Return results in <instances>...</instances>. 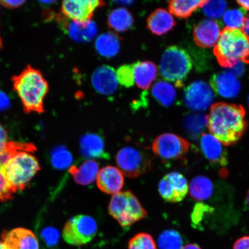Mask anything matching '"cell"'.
Masks as SVG:
<instances>
[{
  "label": "cell",
  "instance_id": "6da1fadb",
  "mask_svg": "<svg viewBox=\"0 0 249 249\" xmlns=\"http://www.w3.org/2000/svg\"><path fill=\"white\" fill-rule=\"evenodd\" d=\"M207 127L224 146L235 144L248 129L245 110L241 105L216 103L207 116Z\"/></svg>",
  "mask_w": 249,
  "mask_h": 249
},
{
  "label": "cell",
  "instance_id": "7a4b0ae2",
  "mask_svg": "<svg viewBox=\"0 0 249 249\" xmlns=\"http://www.w3.org/2000/svg\"><path fill=\"white\" fill-rule=\"evenodd\" d=\"M12 80L25 113H44V99L49 88L41 71L28 65L22 72L12 77Z\"/></svg>",
  "mask_w": 249,
  "mask_h": 249
},
{
  "label": "cell",
  "instance_id": "3957f363",
  "mask_svg": "<svg viewBox=\"0 0 249 249\" xmlns=\"http://www.w3.org/2000/svg\"><path fill=\"white\" fill-rule=\"evenodd\" d=\"M213 53L223 68H232L242 62L249 64V38L241 29L226 28L221 31Z\"/></svg>",
  "mask_w": 249,
  "mask_h": 249
},
{
  "label": "cell",
  "instance_id": "277c9868",
  "mask_svg": "<svg viewBox=\"0 0 249 249\" xmlns=\"http://www.w3.org/2000/svg\"><path fill=\"white\" fill-rule=\"evenodd\" d=\"M8 157L0 166V173L15 192L21 191L40 170L39 161L31 152L24 149L9 154Z\"/></svg>",
  "mask_w": 249,
  "mask_h": 249
},
{
  "label": "cell",
  "instance_id": "5b68a950",
  "mask_svg": "<svg viewBox=\"0 0 249 249\" xmlns=\"http://www.w3.org/2000/svg\"><path fill=\"white\" fill-rule=\"evenodd\" d=\"M108 213L124 228L144 219L147 212L130 191L114 195L108 205Z\"/></svg>",
  "mask_w": 249,
  "mask_h": 249
},
{
  "label": "cell",
  "instance_id": "8992f818",
  "mask_svg": "<svg viewBox=\"0 0 249 249\" xmlns=\"http://www.w3.org/2000/svg\"><path fill=\"white\" fill-rule=\"evenodd\" d=\"M192 68L191 57L184 50L178 46L169 47L161 57L160 70L164 79L181 87Z\"/></svg>",
  "mask_w": 249,
  "mask_h": 249
},
{
  "label": "cell",
  "instance_id": "52a82bcc",
  "mask_svg": "<svg viewBox=\"0 0 249 249\" xmlns=\"http://www.w3.org/2000/svg\"><path fill=\"white\" fill-rule=\"evenodd\" d=\"M97 232V223L93 217L79 214L71 217L65 224L62 237L67 244L80 247L91 242Z\"/></svg>",
  "mask_w": 249,
  "mask_h": 249
},
{
  "label": "cell",
  "instance_id": "ba28073f",
  "mask_svg": "<svg viewBox=\"0 0 249 249\" xmlns=\"http://www.w3.org/2000/svg\"><path fill=\"white\" fill-rule=\"evenodd\" d=\"M118 169L129 178H135L150 171L152 160L147 152L133 147L121 148L116 155Z\"/></svg>",
  "mask_w": 249,
  "mask_h": 249
},
{
  "label": "cell",
  "instance_id": "9c48e42d",
  "mask_svg": "<svg viewBox=\"0 0 249 249\" xmlns=\"http://www.w3.org/2000/svg\"><path fill=\"white\" fill-rule=\"evenodd\" d=\"M152 150L157 157L163 161L179 160L188 153L189 142L176 134H161L155 139Z\"/></svg>",
  "mask_w": 249,
  "mask_h": 249
},
{
  "label": "cell",
  "instance_id": "30bf717a",
  "mask_svg": "<svg viewBox=\"0 0 249 249\" xmlns=\"http://www.w3.org/2000/svg\"><path fill=\"white\" fill-rule=\"evenodd\" d=\"M158 191L163 200L169 202H179L186 197L189 184L185 177L173 171L164 176L158 185Z\"/></svg>",
  "mask_w": 249,
  "mask_h": 249
},
{
  "label": "cell",
  "instance_id": "8fae6325",
  "mask_svg": "<svg viewBox=\"0 0 249 249\" xmlns=\"http://www.w3.org/2000/svg\"><path fill=\"white\" fill-rule=\"evenodd\" d=\"M214 99L213 89L204 81H195L185 91V104L192 110H206L213 104Z\"/></svg>",
  "mask_w": 249,
  "mask_h": 249
},
{
  "label": "cell",
  "instance_id": "7c38bea8",
  "mask_svg": "<svg viewBox=\"0 0 249 249\" xmlns=\"http://www.w3.org/2000/svg\"><path fill=\"white\" fill-rule=\"evenodd\" d=\"M105 5V2L99 0H69L62 2L61 12L72 20H90L96 9Z\"/></svg>",
  "mask_w": 249,
  "mask_h": 249
},
{
  "label": "cell",
  "instance_id": "4fadbf2b",
  "mask_svg": "<svg viewBox=\"0 0 249 249\" xmlns=\"http://www.w3.org/2000/svg\"><path fill=\"white\" fill-rule=\"evenodd\" d=\"M2 239L8 249H39L35 233L26 229L17 228L4 231Z\"/></svg>",
  "mask_w": 249,
  "mask_h": 249
},
{
  "label": "cell",
  "instance_id": "5bb4252c",
  "mask_svg": "<svg viewBox=\"0 0 249 249\" xmlns=\"http://www.w3.org/2000/svg\"><path fill=\"white\" fill-rule=\"evenodd\" d=\"M221 31L216 21L206 18L198 23L194 29L195 41L198 46L207 48L215 46Z\"/></svg>",
  "mask_w": 249,
  "mask_h": 249
},
{
  "label": "cell",
  "instance_id": "9a60e30c",
  "mask_svg": "<svg viewBox=\"0 0 249 249\" xmlns=\"http://www.w3.org/2000/svg\"><path fill=\"white\" fill-rule=\"evenodd\" d=\"M93 88L104 95H111L117 91L116 71L108 65H102L93 71L91 77Z\"/></svg>",
  "mask_w": 249,
  "mask_h": 249
},
{
  "label": "cell",
  "instance_id": "2e32d148",
  "mask_svg": "<svg viewBox=\"0 0 249 249\" xmlns=\"http://www.w3.org/2000/svg\"><path fill=\"white\" fill-rule=\"evenodd\" d=\"M96 182L98 188L105 194L116 195L124 185L123 173L116 167L106 166L99 171Z\"/></svg>",
  "mask_w": 249,
  "mask_h": 249
},
{
  "label": "cell",
  "instance_id": "e0dca14e",
  "mask_svg": "<svg viewBox=\"0 0 249 249\" xmlns=\"http://www.w3.org/2000/svg\"><path fill=\"white\" fill-rule=\"evenodd\" d=\"M211 87L218 95L229 99L236 97L241 90L238 80L233 74L229 72L214 74L211 80Z\"/></svg>",
  "mask_w": 249,
  "mask_h": 249
},
{
  "label": "cell",
  "instance_id": "ac0fdd59",
  "mask_svg": "<svg viewBox=\"0 0 249 249\" xmlns=\"http://www.w3.org/2000/svg\"><path fill=\"white\" fill-rule=\"evenodd\" d=\"M61 23L68 35L74 41L77 42H88L91 41L98 33V27L94 21L72 20L67 21L62 20Z\"/></svg>",
  "mask_w": 249,
  "mask_h": 249
},
{
  "label": "cell",
  "instance_id": "d6986e66",
  "mask_svg": "<svg viewBox=\"0 0 249 249\" xmlns=\"http://www.w3.org/2000/svg\"><path fill=\"white\" fill-rule=\"evenodd\" d=\"M80 151L84 157L89 159H108L105 142L102 136L95 133H87L80 140Z\"/></svg>",
  "mask_w": 249,
  "mask_h": 249
},
{
  "label": "cell",
  "instance_id": "ffe728a7",
  "mask_svg": "<svg viewBox=\"0 0 249 249\" xmlns=\"http://www.w3.org/2000/svg\"><path fill=\"white\" fill-rule=\"evenodd\" d=\"M200 147L205 158L214 163L226 164V155L223 145L210 133H204L200 139Z\"/></svg>",
  "mask_w": 249,
  "mask_h": 249
},
{
  "label": "cell",
  "instance_id": "44dd1931",
  "mask_svg": "<svg viewBox=\"0 0 249 249\" xmlns=\"http://www.w3.org/2000/svg\"><path fill=\"white\" fill-rule=\"evenodd\" d=\"M175 20L170 12L158 8L149 16L147 28L152 33L160 36L169 33L176 26Z\"/></svg>",
  "mask_w": 249,
  "mask_h": 249
},
{
  "label": "cell",
  "instance_id": "7402d4cb",
  "mask_svg": "<svg viewBox=\"0 0 249 249\" xmlns=\"http://www.w3.org/2000/svg\"><path fill=\"white\" fill-rule=\"evenodd\" d=\"M158 68L151 61L138 62L134 64V79L139 89H148L157 78Z\"/></svg>",
  "mask_w": 249,
  "mask_h": 249
},
{
  "label": "cell",
  "instance_id": "603a6c76",
  "mask_svg": "<svg viewBox=\"0 0 249 249\" xmlns=\"http://www.w3.org/2000/svg\"><path fill=\"white\" fill-rule=\"evenodd\" d=\"M99 165L95 161L89 160L79 167H71L70 173L77 184L86 186L91 184L97 177Z\"/></svg>",
  "mask_w": 249,
  "mask_h": 249
},
{
  "label": "cell",
  "instance_id": "cb8c5ba5",
  "mask_svg": "<svg viewBox=\"0 0 249 249\" xmlns=\"http://www.w3.org/2000/svg\"><path fill=\"white\" fill-rule=\"evenodd\" d=\"M95 45L96 51L102 57L111 58L120 51V39L115 33H106L98 37Z\"/></svg>",
  "mask_w": 249,
  "mask_h": 249
},
{
  "label": "cell",
  "instance_id": "d4e9b609",
  "mask_svg": "<svg viewBox=\"0 0 249 249\" xmlns=\"http://www.w3.org/2000/svg\"><path fill=\"white\" fill-rule=\"evenodd\" d=\"M107 24L110 29L116 32H125L133 26V16L125 8L115 9L108 16Z\"/></svg>",
  "mask_w": 249,
  "mask_h": 249
},
{
  "label": "cell",
  "instance_id": "484cf974",
  "mask_svg": "<svg viewBox=\"0 0 249 249\" xmlns=\"http://www.w3.org/2000/svg\"><path fill=\"white\" fill-rule=\"evenodd\" d=\"M191 197L197 201H205L211 198L213 192V185L208 177L202 176L195 177L189 186Z\"/></svg>",
  "mask_w": 249,
  "mask_h": 249
},
{
  "label": "cell",
  "instance_id": "4316f807",
  "mask_svg": "<svg viewBox=\"0 0 249 249\" xmlns=\"http://www.w3.org/2000/svg\"><path fill=\"white\" fill-rule=\"evenodd\" d=\"M152 95L161 105L169 107L176 99L175 88L169 83L165 81H159L152 87Z\"/></svg>",
  "mask_w": 249,
  "mask_h": 249
},
{
  "label": "cell",
  "instance_id": "83f0119b",
  "mask_svg": "<svg viewBox=\"0 0 249 249\" xmlns=\"http://www.w3.org/2000/svg\"><path fill=\"white\" fill-rule=\"evenodd\" d=\"M204 1H189V0H173L169 2L170 13L176 17L188 18L198 8L201 7Z\"/></svg>",
  "mask_w": 249,
  "mask_h": 249
},
{
  "label": "cell",
  "instance_id": "f1b7e54d",
  "mask_svg": "<svg viewBox=\"0 0 249 249\" xmlns=\"http://www.w3.org/2000/svg\"><path fill=\"white\" fill-rule=\"evenodd\" d=\"M51 160L55 169L62 170L71 166L73 157L71 152L64 146H58L52 151Z\"/></svg>",
  "mask_w": 249,
  "mask_h": 249
},
{
  "label": "cell",
  "instance_id": "f546056e",
  "mask_svg": "<svg viewBox=\"0 0 249 249\" xmlns=\"http://www.w3.org/2000/svg\"><path fill=\"white\" fill-rule=\"evenodd\" d=\"M158 243L160 249H181L183 247L181 236L173 230L161 232L159 236Z\"/></svg>",
  "mask_w": 249,
  "mask_h": 249
},
{
  "label": "cell",
  "instance_id": "4dcf8cb0",
  "mask_svg": "<svg viewBox=\"0 0 249 249\" xmlns=\"http://www.w3.org/2000/svg\"><path fill=\"white\" fill-rule=\"evenodd\" d=\"M246 17L247 15L243 9H233L225 12L223 19L227 29H242Z\"/></svg>",
  "mask_w": 249,
  "mask_h": 249
},
{
  "label": "cell",
  "instance_id": "1f68e13d",
  "mask_svg": "<svg viewBox=\"0 0 249 249\" xmlns=\"http://www.w3.org/2000/svg\"><path fill=\"white\" fill-rule=\"evenodd\" d=\"M128 249H157V245L152 236L149 233H138L130 239Z\"/></svg>",
  "mask_w": 249,
  "mask_h": 249
},
{
  "label": "cell",
  "instance_id": "d6a6232c",
  "mask_svg": "<svg viewBox=\"0 0 249 249\" xmlns=\"http://www.w3.org/2000/svg\"><path fill=\"white\" fill-rule=\"evenodd\" d=\"M201 8L208 17L219 18L225 14L227 2L225 1H204Z\"/></svg>",
  "mask_w": 249,
  "mask_h": 249
},
{
  "label": "cell",
  "instance_id": "836d02e7",
  "mask_svg": "<svg viewBox=\"0 0 249 249\" xmlns=\"http://www.w3.org/2000/svg\"><path fill=\"white\" fill-rule=\"evenodd\" d=\"M118 83L126 88H130L135 84L134 64L123 65L116 71Z\"/></svg>",
  "mask_w": 249,
  "mask_h": 249
},
{
  "label": "cell",
  "instance_id": "e575fe53",
  "mask_svg": "<svg viewBox=\"0 0 249 249\" xmlns=\"http://www.w3.org/2000/svg\"><path fill=\"white\" fill-rule=\"evenodd\" d=\"M186 128L194 134L200 133L207 126V116L201 114H192L185 120Z\"/></svg>",
  "mask_w": 249,
  "mask_h": 249
},
{
  "label": "cell",
  "instance_id": "d590c367",
  "mask_svg": "<svg viewBox=\"0 0 249 249\" xmlns=\"http://www.w3.org/2000/svg\"><path fill=\"white\" fill-rule=\"evenodd\" d=\"M40 236L46 245L52 248L57 245L60 239V233L53 227H46L43 229Z\"/></svg>",
  "mask_w": 249,
  "mask_h": 249
},
{
  "label": "cell",
  "instance_id": "8d00e7d4",
  "mask_svg": "<svg viewBox=\"0 0 249 249\" xmlns=\"http://www.w3.org/2000/svg\"><path fill=\"white\" fill-rule=\"evenodd\" d=\"M15 193L7 180L0 173V202L9 200L12 197V195Z\"/></svg>",
  "mask_w": 249,
  "mask_h": 249
},
{
  "label": "cell",
  "instance_id": "74e56055",
  "mask_svg": "<svg viewBox=\"0 0 249 249\" xmlns=\"http://www.w3.org/2000/svg\"><path fill=\"white\" fill-rule=\"evenodd\" d=\"M8 142L7 130L0 124V154L4 153Z\"/></svg>",
  "mask_w": 249,
  "mask_h": 249
},
{
  "label": "cell",
  "instance_id": "f35d334b",
  "mask_svg": "<svg viewBox=\"0 0 249 249\" xmlns=\"http://www.w3.org/2000/svg\"><path fill=\"white\" fill-rule=\"evenodd\" d=\"M233 249H249V236H242L238 239L233 244Z\"/></svg>",
  "mask_w": 249,
  "mask_h": 249
},
{
  "label": "cell",
  "instance_id": "ab89813d",
  "mask_svg": "<svg viewBox=\"0 0 249 249\" xmlns=\"http://www.w3.org/2000/svg\"><path fill=\"white\" fill-rule=\"evenodd\" d=\"M10 101L5 93L0 91V111H3L9 107Z\"/></svg>",
  "mask_w": 249,
  "mask_h": 249
},
{
  "label": "cell",
  "instance_id": "60d3db41",
  "mask_svg": "<svg viewBox=\"0 0 249 249\" xmlns=\"http://www.w3.org/2000/svg\"><path fill=\"white\" fill-rule=\"evenodd\" d=\"M24 1H1L0 3L7 8H17L24 4Z\"/></svg>",
  "mask_w": 249,
  "mask_h": 249
},
{
  "label": "cell",
  "instance_id": "b9f144b4",
  "mask_svg": "<svg viewBox=\"0 0 249 249\" xmlns=\"http://www.w3.org/2000/svg\"><path fill=\"white\" fill-rule=\"evenodd\" d=\"M249 38V15L245 18L244 25L241 29Z\"/></svg>",
  "mask_w": 249,
  "mask_h": 249
},
{
  "label": "cell",
  "instance_id": "7bdbcfd3",
  "mask_svg": "<svg viewBox=\"0 0 249 249\" xmlns=\"http://www.w3.org/2000/svg\"><path fill=\"white\" fill-rule=\"evenodd\" d=\"M236 2L246 10L249 11V1H237Z\"/></svg>",
  "mask_w": 249,
  "mask_h": 249
},
{
  "label": "cell",
  "instance_id": "ee69618b",
  "mask_svg": "<svg viewBox=\"0 0 249 249\" xmlns=\"http://www.w3.org/2000/svg\"><path fill=\"white\" fill-rule=\"evenodd\" d=\"M181 249H202L200 247H199L198 245L194 244H188L184 247H183Z\"/></svg>",
  "mask_w": 249,
  "mask_h": 249
},
{
  "label": "cell",
  "instance_id": "f6af8a7d",
  "mask_svg": "<svg viewBox=\"0 0 249 249\" xmlns=\"http://www.w3.org/2000/svg\"><path fill=\"white\" fill-rule=\"evenodd\" d=\"M0 249H8L4 242L0 241Z\"/></svg>",
  "mask_w": 249,
  "mask_h": 249
},
{
  "label": "cell",
  "instance_id": "bcb514c9",
  "mask_svg": "<svg viewBox=\"0 0 249 249\" xmlns=\"http://www.w3.org/2000/svg\"><path fill=\"white\" fill-rule=\"evenodd\" d=\"M247 204H248V207L249 208V191L248 192L247 196Z\"/></svg>",
  "mask_w": 249,
  "mask_h": 249
},
{
  "label": "cell",
  "instance_id": "7dc6e473",
  "mask_svg": "<svg viewBox=\"0 0 249 249\" xmlns=\"http://www.w3.org/2000/svg\"><path fill=\"white\" fill-rule=\"evenodd\" d=\"M2 40H1V37H0V49H1L2 48Z\"/></svg>",
  "mask_w": 249,
  "mask_h": 249
},
{
  "label": "cell",
  "instance_id": "c3c4849f",
  "mask_svg": "<svg viewBox=\"0 0 249 249\" xmlns=\"http://www.w3.org/2000/svg\"></svg>",
  "mask_w": 249,
  "mask_h": 249
}]
</instances>
